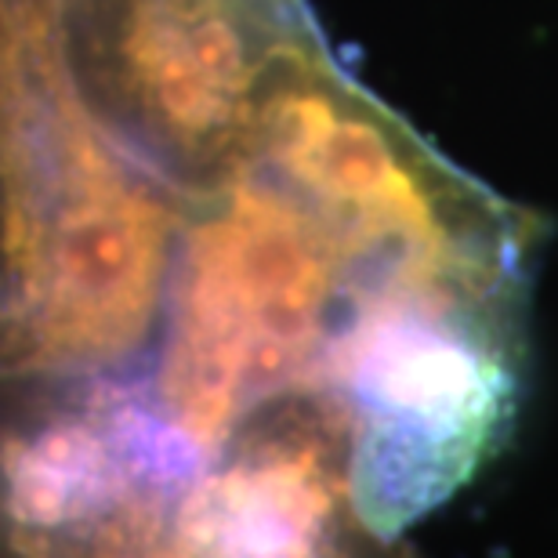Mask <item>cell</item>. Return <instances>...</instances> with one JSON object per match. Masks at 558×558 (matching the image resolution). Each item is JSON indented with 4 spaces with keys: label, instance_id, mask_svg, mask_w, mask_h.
Listing matches in <instances>:
<instances>
[{
    "label": "cell",
    "instance_id": "obj_1",
    "mask_svg": "<svg viewBox=\"0 0 558 558\" xmlns=\"http://www.w3.org/2000/svg\"><path fill=\"white\" fill-rule=\"evenodd\" d=\"M185 218L81 106L59 37L0 51V381L145 377Z\"/></svg>",
    "mask_w": 558,
    "mask_h": 558
},
{
    "label": "cell",
    "instance_id": "obj_2",
    "mask_svg": "<svg viewBox=\"0 0 558 558\" xmlns=\"http://www.w3.org/2000/svg\"><path fill=\"white\" fill-rule=\"evenodd\" d=\"M360 258L262 174L189 204L145 392L204 457L269 399L323 385L366 283Z\"/></svg>",
    "mask_w": 558,
    "mask_h": 558
},
{
    "label": "cell",
    "instance_id": "obj_3",
    "mask_svg": "<svg viewBox=\"0 0 558 558\" xmlns=\"http://www.w3.org/2000/svg\"><path fill=\"white\" fill-rule=\"evenodd\" d=\"M251 171L308 207L366 276L519 305L530 221L374 102L312 22L279 54Z\"/></svg>",
    "mask_w": 558,
    "mask_h": 558
},
{
    "label": "cell",
    "instance_id": "obj_4",
    "mask_svg": "<svg viewBox=\"0 0 558 558\" xmlns=\"http://www.w3.org/2000/svg\"><path fill=\"white\" fill-rule=\"evenodd\" d=\"M519 305L366 279L323 385L352 417V494L377 537L453 497L515 417Z\"/></svg>",
    "mask_w": 558,
    "mask_h": 558
},
{
    "label": "cell",
    "instance_id": "obj_5",
    "mask_svg": "<svg viewBox=\"0 0 558 558\" xmlns=\"http://www.w3.org/2000/svg\"><path fill=\"white\" fill-rule=\"evenodd\" d=\"M305 0H62L81 106L153 178L196 204L251 174L279 54Z\"/></svg>",
    "mask_w": 558,
    "mask_h": 558
},
{
    "label": "cell",
    "instance_id": "obj_6",
    "mask_svg": "<svg viewBox=\"0 0 558 558\" xmlns=\"http://www.w3.org/2000/svg\"><path fill=\"white\" fill-rule=\"evenodd\" d=\"M199 464L145 377L0 381V558H171Z\"/></svg>",
    "mask_w": 558,
    "mask_h": 558
},
{
    "label": "cell",
    "instance_id": "obj_7",
    "mask_svg": "<svg viewBox=\"0 0 558 558\" xmlns=\"http://www.w3.org/2000/svg\"><path fill=\"white\" fill-rule=\"evenodd\" d=\"M352 494V417L330 385L251 410L196 468L171 558H396Z\"/></svg>",
    "mask_w": 558,
    "mask_h": 558
},
{
    "label": "cell",
    "instance_id": "obj_8",
    "mask_svg": "<svg viewBox=\"0 0 558 558\" xmlns=\"http://www.w3.org/2000/svg\"><path fill=\"white\" fill-rule=\"evenodd\" d=\"M62 0H0V51L22 40L59 37Z\"/></svg>",
    "mask_w": 558,
    "mask_h": 558
}]
</instances>
